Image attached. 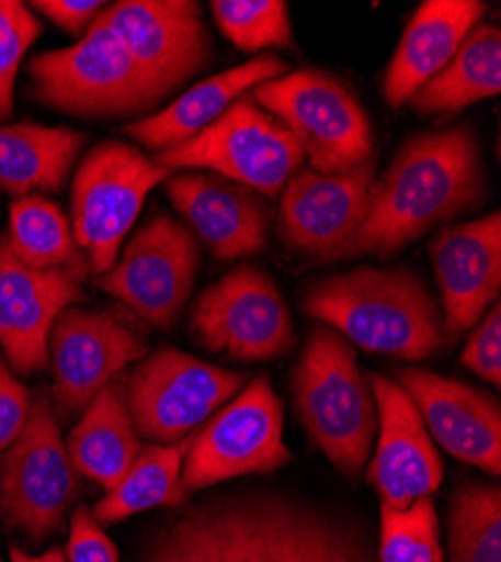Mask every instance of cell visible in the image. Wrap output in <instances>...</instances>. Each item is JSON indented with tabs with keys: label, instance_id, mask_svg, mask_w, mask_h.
Segmentation results:
<instances>
[{
	"label": "cell",
	"instance_id": "obj_1",
	"mask_svg": "<svg viewBox=\"0 0 501 562\" xmlns=\"http://www.w3.org/2000/svg\"><path fill=\"white\" fill-rule=\"evenodd\" d=\"M481 196L483 169L470 126L414 135L374 182L369 212L340 259L394 255L434 225L475 210Z\"/></svg>",
	"mask_w": 501,
	"mask_h": 562
},
{
	"label": "cell",
	"instance_id": "obj_2",
	"mask_svg": "<svg viewBox=\"0 0 501 562\" xmlns=\"http://www.w3.org/2000/svg\"><path fill=\"white\" fill-rule=\"evenodd\" d=\"M304 308L372 353L425 360L443 345L439 306L407 268L362 266L329 277L304 295Z\"/></svg>",
	"mask_w": 501,
	"mask_h": 562
},
{
	"label": "cell",
	"instance_id": "obj_3",
	"mask_svg": "<svg viewBox=\"0 0 501 562\" xmlns=\"http://www.w3.org/2000/svg\"><path fill=\"white\" fill-rule=\"evenodd\" d=\"M30 81L36 102L88 120L145 115L164 100L102 14L70 48L34 57Z\"/></svg>",
	"mask_w": 501,
	"mask_h": 562
},
{
	"label": "cell",
	"instance_id": "obj_4",
	"mask_svg": "<svg viewBox=\"0 0 501 562\" xmlns=\"http://www.w3.org/2000/svg\"><path fill=\"white\" fill-rule=\"evenodd\" d=\"M293 387L308 437L342 473L355 475L369 457L378 416L351 345L331 329H315L295 367Z\"/></svg>",
	"mask_w": 501,
	"mask_h": 562
},
{
	"label": "cell",
	"instance_id": "obj_5",
	"mask_svg": "<svg viewBox=\"0 0 501 562\" xmlns=\"http://www.w3.org/2000/svg\"><path fill=\"white\" fill-rule=\"evenodd\" d=\"M250 98L297 139L317 173H344L374 158V131L353 92L333 75L304 68L263 81Z\"/></svg>",
	"mask_w": 501,
	"mask_h": 562
},
{
	"label": "cell",
	"instance_id": "obj_6",
	"mask_svg": "<svg viewBox=\"0 0 501 562\" xmlns=\"http://www.w3.org/2000/svg\"><path fill=\"white\" fill-rule=\"evenodd\" d=\"M293 133L250 95L239 98L209 126L182 145L156 154L169 169H212L265 199H277L304 162Z\"/></svg>",
	"mask_w": 501,
	"mask_h": 562
},
{
	"label": "cell",
	"instance_id": "obj_7",
	"mask_svg": "<svg viewBox=\"0 0 501 562\" xmlns=\"http://www.w3.org/2000/svg\"><path fill=\"white\" fill-rule=\"evenodd\" d=\"M171 171L149 160L138 147L106 139L90 149L72 182V237L90 272H109L153 187Z\"/></svg>",
	"mask_w": 501,
	"mask_h": 562
},
{
	"label": "cell",
	"instance_id": "obj_8",
	"mask_svg": "<svg viewBox=\"0 0 501 562\" xmlns=\"http://www.w3.org/2000/svg\"><path fill=\"white\" fill-rule=\"evenodd\" d=\"M284 407L265 376L218 409L190 441L180 484L185 493L252 473H272L293 459L284 446Z\"/></svg>",
	"mask_w": 501,
	"mask_h": 562
},
{
	"label": "cell",
	"instance_id": "obj_9",
	"mask_svg": "<svg viewBox=\"0 0 501 562\" xmlns=\"http://www.w3.org/2000/svg\"><path fill=\"white\" fill-rule=\"evenodd\" d=\"M75 488V468L50 394L41 390L23 432L0 459V510L32 540H43L64 529Z\"/></svg>",
	"mask_w": 501,
	"mask_h": 562
},
{
	"label": "cell",
	"instance_id": "obj_10",
	"mask_svg": "<svg viewBox=\"0 0 501 562\" xmlns=\"http://www.w3.org/2000/svg\"><path fill=\"white\" fill-rule=\"evenodd\" d=\"M126 383V405L135 430L169 446L187 439L218 412L243 387L246 376L164 347L135 369Z\"/></svg>",
	"mask_w": 501,
	"mask_h": 562
},
{
	"label": "cell",
	"instance_id": "obj_11",
	"mask_svg": "<svg viewBox=\"0 0 501 562\" xmlns=\"http://www.w3.org/2000/svg\"><path fill=\"white\" fill-rule=\"evenodd\" d=\"M198 266L196 234L160 214L133 234L95 284L158 329H171L194 291Z\"/></svg>",
	"mask_w": 501,
	"mask_h": 562
},
{
	"label": "cell",
	"instance_id": "obj_12",
	"mask_svg": "<svg viewBox=\"0 0 501 562\" xmlns=\"http://www.w3.org/2000/svg\"><path fill=\"white\" fill-rule=\"evenodd\" d=\"M192 329L205 349L239 360L280 358L295 347L288 306L254 266H237L196 297Z\"/></svg>",
	"mask_w": 501,
	"mask_h": 562
},
{
	"label": "cell",
	"instance_id": "obj_13",
	"mask_svg": "<svg viewBox=\"0 0 501 562\" xmlns=\"http://www.w3.org/2000/svg\"><path fill=\"white\" fill-rule=\"evenodd\" d=\"M374 182V158L333 176L299 169L280 194L284 244L315 261H338L369 212Z\"/></svg>",
	"mask_w": 501,
	"mask_h": 562
},
{
	"label": "cell",
	"instance_id": "obj_14",
	"mask_svg": "<svg viewBox=\"0 0 501 562\" xmlns=\"http://www.w3.org/2000/svg\"><path fill=\"white\" fill-rule=\"evenodd\" d=\"M102 19L164 98L212 59V38L194 0H122L106 5Z\"/></svg>",
	"mask_w": 501,
	"mask_h": 562
},
{
	"label": "cell",
	"instance_id": "obj_15",
	"mask_svg": "<svg viewBox=\"0 0 501 562\" xmlns=\"http://www.w3.org/2000/svg\"><path fill=\"white\" fill-rule=\"evenodd\" d=\"M48 351L57 407L75 414L86 409L124 367L145 358L147 345L117 315L70 306L53 326Z\"/></svg>",
	"mask_w": 501,
	"mask_h": 562
},
{
	"label": "cell",
	"instance_id": "obj_16",
	"mask_svg": "<svg viewBox=\"0 0 501 562\" xmlns=\"http://www.w3.org/2000/svg\"><path fill=\"white\" fill-rule=\"evenodd\" d=\"M86 300L81 277L23 266L0 241V347L19 373L48 364L50 331L59 315Z\"/></svg>",
	"mask_w": 501,
	"mask_h": 562
},
{
	"label": "cell",
	"instance_id": "obj_17",
	"mask_svg": "<svg viewBox=\"0 0 501 562\" xmlns=\"http://www.w3.org/2000/svg\"><path fill=\"white\" fill-rule=\"evenodd\" d=\"M443 293L445 342H457L501 291V214L443 229L430 246Z\"/></svg>",
	"mask_w": 501,
	"mask_h": 562
},
{
	"label": "cell",
	"instance_id": "obj_18",
	"mask_svg": "<svg viewBox=\"0 0 501 562\" xmlns=\"http://www.w3.org/2000/svg\"><path fill=\"white\" fill-rule=\"evenodd\" d=\"M372 392L380 414V441L367 480L383 506L402 510L441 486L443 463L409 394L378 373L372 376Z\"/></svg>",
	"mask_w": 501,
	"mask_h": 562
},
{
	"label": "cell",
	"instance_id": "obj_19",
	"mask_svg": "<svg viewBox=\"0 0 501 562\" xmlns=\"http://www.w3.org/2000/svg\"><path fill=\"white\" fill-rule=\"evenodd\" d=\"M400 387L414 401L423 424L452 454L488 475L501 473V409L483 390L425 369H400Z\"/></svg>",
	"mask_w": 501,
	"mask_h": 562
},
{
	"label": "cell",
	"instance_id": "obj_20",
	"mask_svg": "<svg viewBox=\"0 0 501 562\" xmlns=\"http://www.w3.org/2000/svg\"><path fill=\"white\" fill-rule=\"evenodd\" d=\"M167 194L220 261L259 255L265 248L270 214L248 187L214 173H182L167 180Z\"/></svg>",
	"mask_w": 501,
	"mask_h": 562
},
{
	"label": "cell",
	"instance_id": "obj_21",
	"mask_svg": "<svg viewBox=\"0 0 501 562\" xmlns=\"http://www.w3.org/2000/svg\"><path fill=\"white\" fill-rule=\"evenodd\" d=\"M486 14L479 0H425L409 19L385 75V100L405 106L462 48Z\"/></svg>",
	"mask_w": 501,
	"mask_h": 562
},
{
	"label": "cell",
	"instance_id": "obj_22",
	"mask_svg": "<svg viewBox=\"0 0 501 562\" xmlns=\"http://www.w3.org/2000/svg\"><path fill=\"white\" fill-rule=\"evenodd\" d=\"M286 75V64L275 55H259L243 66L207 77L169 104L164 111L130 122L126 133L158 154L187 143L223 115L250 88Z\"/></svg>",
	"mask_w": 501,
	"mask_h": 562
},
{
	"label": "cell",
	"instance_id": "obj_23",
	"mask_svg": "<svg viewBox=\"0 0 501 562\" xmlns=\"http://www.w3.org/2000/svg\"><path fill=\"white\" fill-rule=\"evenodd\" d=\"M66 448L75 471L104 491H111L128 473L143 443L126 405V376L119 373L88 403Z\"/></svg>",
	"mask_w": 501,
	"mask_h": 562
},
{
	"label": "cell",
	"instance_id": "obj_24",
	"mask_svg": "<svg viewBox=\"0 0 501 562\" xmlns=\"http://www.w3.org/2000/svg\"><path fill=\"white\" fill-rule=\"evenodd\" d=\"M83 145L86 135L68 126L0 124V187L16 199L59 192Z\"/></svg>",
	"mask_w": 501,
	"mask_h": 562
},
{
	"label": "cell",
	"instance_id": "obj_25",
	"mask_svg": "<svg viewBox=\"0 0 501 562\" xmlns=\"http://www.w3.org/2000/svg\"><path fill=\"white\" fill-rule=\"evenodd\" d=\"M501 90V30L479 23L464 38L452 61L409 100L421 115L459 113L492 100Z\"/></svg>",
	"mask_w": 501,
	"mask_h": 562
},
{
	"label": "cell",
	"instance_id": "obj_26",
	"mask_svg": "<svg viewBox=\"0 0 501 562\" xmlns=\"http://www.w3.org/2000/svg\"><path fill=\"white\" fill-rule=\"evenodd\" d=\"M225 562H291L295 506L275 497L209 508Z\"/></svg>",
	"mask_w": 501,
	"mask_h": 562
},
{
	"label": "cell",
	"instance_id": "obj_27",
	"mask_svg": "<svg viewBox=\"0 0 501 562\" xmlns=\"http://www.w3.org/2000/svg\"><path fill=\"white\" fill-rule=\"evenodd\" d=\"M192 437L169 446H147L135 457L128 473L106 491L93 508L95 522L111 525L156 506H180L187 493L180 484Z\"/></svg>",
	"mask_w": 501,
	"mask_h": 562
},
{
	"label": "cell",
	"instance_id": "obj_28",
	"mask_svg": "<svg viewBox=\"0 0 501 562\" xmlns=\"http://www.w3.org/2000/svg\"><path fill=\"white\" fill-rule=\"evenodd\" d=\"M8 244L14 257L27 268L68 270L81 279L90 272L66 214L57 203L38 194L12 203Z\"/></svg>",
	"mask_w": 501,
	"mask_h": 562
},
{
	"label": "cell",
	"instance_id": "obj_29",
	"mask_svg": "<svg viewBox=\"0 0 501 562\" xmlns=\"http://www.w3.org/2000/svg\"><path fill=\"white\" fill-rule=\"evenodd\" d=\"M454 562H501L499 486H464L449 506Z\"/></svg>",
	"mask_w": 501,
	"mask_h": 562
},
{
	"label": "cell",
	"instance_id": "obj_30",
	"mask_svg": "<svg viewBox=\"0 0 501 562\" xmlns=\"http://www.w3.org/2000/svg\"><path fill=\"white\" fill-rule=\"evenodd\" d=\"M212 14L218 30L243 53L293 45L288 5L282 0H214Z\"/></svg>",
	"mask_w": 501,
	"mask_h": 562
},
{
	"label": "cell",
	"instance_id": "obj_31",
	"mask_svg": "<svg viewBox=\"0 0 501 562\" xmlns=\"http://www.w3.org/2000/svg\"><path fill=\"white\" fill-rule=\"evenodd\" d=\"M380 562H443L432 497H421L402 510L383 506Z\"/></svg>",
	"mask_w": 501,
	"mask_h": 562
},
{
	"label": "cell",
	"instance_id": "obj_32",
	"mask_svg": "<svg viewBox=\"0 0 501 562\" xmlns=\"http://www.w3.org/2000/svg\"><path fill=\"white\" fill-rule=\"evenodd\" d=\"M291 562H367V558L344 527L295 506Z\"/></svg>",
	"mask_w": 501,
	"mask_h": 562
},
{
	"label": "cell",
	"instance_id": "obj_33",
	"mask_svg": "<svg viewBox=\"0 0 501 562\" xmlns=\"http://www.w3.org/2000/svg\"><path fill=\"white\" fill-rule=\"evenodd\" d=\"M41 23L19 0H0V124L14 113V83Z\"/></svg>",
	"mask_w": 501,
	"mask_h": 562
},
{
	"label": "cell",
	"instance_id": "obj_34",
	"mask_svg": "<svg viewBox=\"0 0 501 562\" xmlns=\"http://www.w3.org/2000/svg\"><path fill=\"white\" fill-rule=\"evenodd\" d=\"M151 562H225L209 508L194 510L158 536Z\"/></svg>",
	"mask_w": 501,
	"mask_h": 562
},
{
	"label": "cell",
	"instance_id": "obj_35",
	"mask_svg": "<svg viewBox=\"0 0 501 562\" xmlns=\"http://www.w3.org/2000/svg\"><path fill=\"white\" fill-rule=\"evenodd\" d=\"M462 362L490 385H501V308L499 302L486 313L477 331L470 336Z\"/></svg>",
	"mask_w": 501,
	"mask_h": 562
},
{
	"label": "cell",
	"instance_id": "obj_36",
	"mask_svg": "<svg viewBox=\"0 0 501 562\" xmlns=\"http://www.w3.org/2000/svg\"><path fill=\"white\" fill-rule=\"evenodd\" d=\"M68 562H119L117 547L100 529L93 513L86 506H77L70 520Z\"/></svg>",
	"mask_w": 501,
	"mask_h": 562
},
{
	"label": "cell",
	"instance_id": "obj_37",
	"mask_svg": "<svg viewBox=\"0 0 501 562\" xmlns=\"http://www.w3.org/2000/svg\"><path fill=\"white\" fill-rule=\"evenodd\" d=\"M32 396L12 376L8 362L0 358V454H3L23 432L27 424Z\"/></svg>",
	"mask_w": 501,
	"mask_h": 562
},
{
	"label": "cell",
	"instance_id": "obj_38",
	"mask_svg": "<svg viewBox=\"0 0 501 562\" xmlns=\"http://www.w3.org/2000/svg\"><path fill=\"white\" fill-rule=\"evenodd\" d=\"M32 8L75 36L81 32L86 34V30L104 12L106 3L102 0H36Z\"/></svg>",
	"mask_w": 501,
	"mask_h": 562
},
{
	"label": "cell",
	"instance_id": "obj_39",
	"mask_svg": "<svg viewBox=\"0 0 501 562\" xmlns=\"http://www.w3.org/2000/svg\"><path fill=\"white\" fill-rule=\"evenodd\" d=\"M12 562H68V560L59 549H53V551H48L45 555H38V558H30L21 549H12Z\"/></svg>",
	"mask_w": 501,
	"mask_h": 562
}]
</instances>
